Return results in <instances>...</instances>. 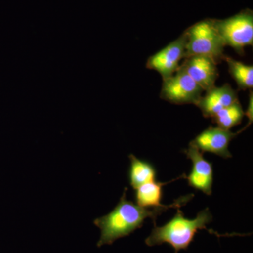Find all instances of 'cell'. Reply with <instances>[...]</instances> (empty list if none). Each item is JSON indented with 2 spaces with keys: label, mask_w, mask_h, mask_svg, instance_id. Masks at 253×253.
Wrapping results in <instances>:
<instances>
[{
  "label": "cell",
  "mask_w": 253,
  "mask_h": 253,
  "mask_svg": "<svg viewBox=\"0 0 253 253\" xmlns=\"http://www.w3.org/2000/svg\"><path fill=\"white\" fill-rule=\"evenodd\" d=\"M126 191L127 188L125 189L119 203L111 212L94 221L95 225L101 230L97 247L111 245L116 240L129 236L141 228L147 218L152 219L156 226L157 217L163 212L171 208H180L194 197V194L186 195L175 200L169 206L162 205L158 207L147 208L126 199Z\"/></svg>",
  "instance_id": "6da1fadb"
},
{
  "label": "cell",
  "mask_w": 253,
  "mask_h": 253,
  "mask_svg": "<svg viewBox=\"0 0 253 253\" xmlns=\"http://www.w3.org/2000/svg\"><path fill=\"white\" fill-rule=\"evenodd\" d=\"M212 220V215L208 208L201 211L193 219H186L184 213L177 208V212L167 224L162 226H154L145 243L149 247L168 244L174 248L175 253H178L180 250H187L194 241L196 233L201 229H207L211 234L219 237L222 236L206 227Z\"/></svg>",
  "instance_id": "7a4b0ae2"
},
{
  "label": "cell",
  "mask_w": 253,
  "mask_h": 253,
  "mask_svg": "<svg viewBox=\"0 0 253 253\" xmlns=\"http://www.w3.org/2000/svg\"><path fill=\"white\" fill-rule=\"evenodd\" d=\"M187 36L185 58L206 56L219 63L224 60L225 44L216 29L214 21H204L196 23L185 32Z\"/></svg>",
  "instance_id": "3957f363"
},
{
  "label": "cell",
  "mask_w": 253,
  "mask_h": 253,
  "mask_svg": "<svg viewBox=\"0 0 253 253\" xmlns=\"http://www.w3.org/2000/svg\"><path fill=\"white\" fill-rule=\"evenodd\" d=\"M225 46L244 54V49L253 44V17L249 12L241 13L223 21H214Z\"/></svg>",
  "instance_id": "277c9868"
},
{
  "label": "cell",
  "mask_w": 253,
  "mask_h": 253,
  "mask_svg": "<svg viewBox=\"0 0 253 253\" xmlns=\"http://www.w3.org/2000/svg\"><path fill=\"white\" fill-rule=\"evenodd\" d=\"M163 81L160 97L171 104L196 106L204 91L181 65L172 76Z\"/></svg>",
  "instance_id": "5b68a950"
},
{
  "label": "cell",
  "mask_w": 253,
  "mask_h": 253,
  "mask_svg": "<svg viewBox=\"0 0 253 253\" xmlns=\"http://www.w3.org/2000/svg\"><path fill=\"white\" fill-rule=\"evenodd\" d=\"M187 36L186 33L168 46L150 56L146 62V68L157 71L163 80L172 76L180 67L179 62L185 58Z\"/></svg>",
  "instance_id": "8992f818"
},
{
  "label": "cell",
  "mask_w": 253,
  "mask_h": 253,
  "mask_svg": "<svg viewBox=\"0 0 253 253\" xmlns=\"http://www.w3.org/2000/svg\"><path fill=\"white\" fill-rule=\"evenodd\" d=\"M242 131L234 133L230 130L221 129L216 126H209L190 142L196 146L200 151L211 153L221 158H229L232 155L229 151V146L231 140Z\"/></svg>",
  "instance_id": "52a82bcc"
},
{
  "label": "cell",
  "mask_w": 253,
  "mask_h": 253,
  "mask_svg": "<svg viewBox=\"0 0 253 253\" xmlns=\"http://www.w3.org/2000/svg\"><path fill=\"white\" fill-rule=\"evenodd\" d=\"M184 153L192 162V169L189 176H186L188 184L195 189L211 196L213 184L212 163L205 159L204 154L191 144L184 150Z\"/></svg>",
  "instance_id": "ba28073f"
},
{
  "label": "cell",
  "mask_w": 253,
  "mask_h": 253,
  "mask_svg": "<svg viewBox=\"0 0 253 253\" xmlns=\"http://www.w3.org/2000/svg\"><path fill=\"white\" fill-rule=\"evenodd\" d=\"M181 66L203 90L207 91L215 86L219 71L217 63L211 58L206 56H189Z\"/></svg>",
  "instance_id": "9c48e42d"
},
{
  "label": "cell",
  "mask_w": 253,
  "mask_h": 253,
  "mask_svg": "<svg viewBox=\"0 0 253 253\" xmlns=\"http://www.w3.org/2000/svg\"><path fill=\"white\" fill-rule=\"evenodd\" d=\"M206 92L205 96H201L196 106L206 118H212L221 110L239 101L237 91L233 89L229 84L221 86H214Z\"/></svg>",
  "instance_id": "30bf717a"
},
{
  "label": "cell",
  "mask_w": 253,
  "mask_h": 253,
  "mask_svg": "<svg viewBox=\"0 0 253 253\" xmlns=\"http://www.w3.org/2000/svg\"><path fill=\"white\" fill-rule=\"evenodd\" d=\"M130 160L128 177L129 184L134 189L151 181H156V168L151 163L139 159L134 155L130 154Z\"/></svg>",
  "instance_id": "8fae6325"
},
{
  "label": "cell",
  "mask_w": 253,
  "mask_h": 253,
  "mask_svg": "<svg viewBox=\"0 0 253 253\" xmlns=\"http://www.w3.org/2000/svg\"><path fill=\"white\" fill-rule=\"evenodd\" d=\"M154 181L143 184L135 189L136 204L142 207L152 208L162 206L163 186L170 183Z\"/></svg>",
  "instance_id": "7c38bea8"
},
{
  "label": "cell",
  "mask_w": 253,
  "mask_h": 253,
  "mask_svg": "<svg viewBox=\"0 0 253 253\" xmlns=\"http://www.w3.org/2000/svg\"><path fill=\"white\" fill-rule=\"evenodd\" d=\"M227 63L229 72L236 81L239 89L246 90L253 87V67L231 58H224Z\"/></svg>",
  "instance_id": "4fadbf2b"
},
{
  "label": "cell",
  "mask_w": 253,
  "mask_h": 253,
  "mask_svg": "<svg viewBox=\"0 0 253 253\" xmlns=\"http://www.w3.org/2000/svg\"><path fill=\"white\" fill-rule=\"evenodd\" d=\"M245 116V111L239 101L221 110L213 116V122L217 125L221 129L230 130L233 126H238L242 122Z\"/></svg>",
  "instance_id": "5bb4252c"
},
{
  "label": "cell",
  "mask_w": 253,
  "mask_h": 253,
  "mask_svg": "<svg viewBox=\"0 0 253 253\" xmlns=\"http://www.w3.org/2000/svg\"><path fill=\"white\" fill-rule=\"evenodd\" d=\"M245 116H247L249 118V123L247 126L243 128V130H245L246 128L249 127L253 123V94L252 89H250L249 106H248L247 110L245 112Z\"/></svg>",
  "instance_id": "9a60e30c"
}]
</instances>
